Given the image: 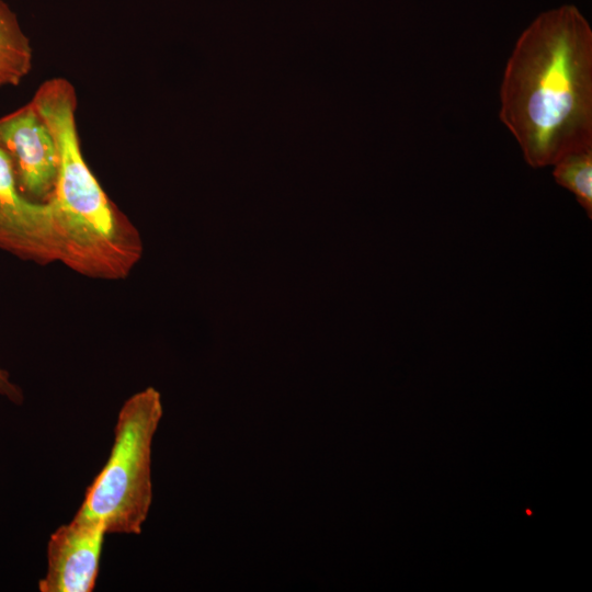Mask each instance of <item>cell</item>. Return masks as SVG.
Segmentation results:
<instances>
[{
	"instance_id": "6da1fadb",
	"label": "cell",
	"mask_w": 592,
	"mask_h": 592,
	"mask_svg": "<svg viewBox=\"0 0 592 592\" xmlns=\"http://www.w3.org/2000/svg\"><path fill=\"white\" fill-rule=\"evenodd\" d=\"M499 117L532 168L592 146V30L576 5L543 12L522 32L503 72Z\"/></svg>"
},
{
	"instance_id": "7a4b0ae2",
	"label": "cell",
	"mask_w": 592,
	"mask_h": 592,
	"mask_svg": "<svg viewBox=\"0 0 592 592\" xmlns=\"http://www.w3.org/2000/svg\"><path fill=\"white\" fill-rule=\"evenodd\" d=\"M30 102L50 128L58 152L57 180L47 201L58 262L89 278H126L143 255V241L83 157L75 86L61 77L48 79Z\"/></svg>"
},
{
	"instance_id": "3957f363",
	"label": "cell",
	"mask_w": 592,
	"mask_h": 592,
	"mask_svg": "<svg viewBox=\"0 0 592 592\" xmlns=\"http://www.w3.org/2000/svg\"><path fill=\"white\" fill-rule=\"evenodd\" d=\"M161 417L153 387L123 403L110 456L75 515L101 524L106 534L141 533L152 501L151 444Z\"/></svg>"
},
{
	"instance_id": "277c9868",
	"label": "cell",
	"mask_w": 592,
	"mask_h": 592,
	"mask_svg": "<svg viewBox=\"0 0 592 592\" xmlns=\"http://www.w3.org/2000/svg\"><path fill=\"white\" fill-rule=\"evenodd\" d=\"M0 149L23 196L47 202L57 180L58 152L50 128L30 101L0 117Z\"/></svg>"
},
{
	"instance_id": "5b68a950",
	"label": "cell",
	"mask_w": 592,
	"mask_h": 592,
	"mask_svg": "<svg viewBox=\"0 0 592 592\" xmlns=\"http://www.w3.org/2000/svg\"><path fill=\"white\" fill-rule=\"evenodd\" d=\"M0 250L47 265L58 262L57 240L47 202H34L19 191L11 162L0 149Z\"/></svg>"
},
{
	"instance_id": "8992f818",
	"label": "cell",
	"mask_w": 592,
	"mask_h": 592,
	"mask_svg": "<svg viewBox=\"0 0 592 592\" xmlns=\"http://www.w3.org/2000/svg\"><path fill=\"white\" fill-rule=\"evenodd\" d=\"M105 530L75 515L59 526L47 544V570L41 592H91L100 570Z\"/></svg>"
},
{
	"instance_id": "52a82bcc",
	"label": "cell",
	"mask_w": 592,
	"mask_h": 592,
	"mask_svg": "<svg viewBox=\"0 0 592 592\" xmlns=\"http://www.w3.org/2000/svg\"><path fill=\"white\" fill-rule=\"evenodd\" d=\"M33 67V47L15 13L0 0V89L19 86Z\"/></svg>"
},
{
	"instance_id": "ba28073f",
	"label": "cell",
	"mask_w": 592,
	"mask_h": 592,
	"mask_svg": "<svg viewBox=\"0 0 592 592\" xmlns=\"http://www.w3.org/2000/svg\"><path fill=\"white\" fill-rule=\"evenodd\" d=\"M553 166L555 181L572 192L592 218V146L567 152Z\"/></svg>"
},
{
	"instance_id": "9c48e42d",
	"label": "cell",
	"mask_w": 592,
	"mask_h": 592,
	"mask_svg": "<svg viewBox=\"0 0 592 592\" xmlns=\"http://www.w3.org/2000/svg\"><path fill=\"white\" fill-rule=\"evenodd\" d=\"M0 396L11 403L21 406L24 402V394L19 385L12 382L10 374L0 364Z\"/></svg>"
}]
</instances>
